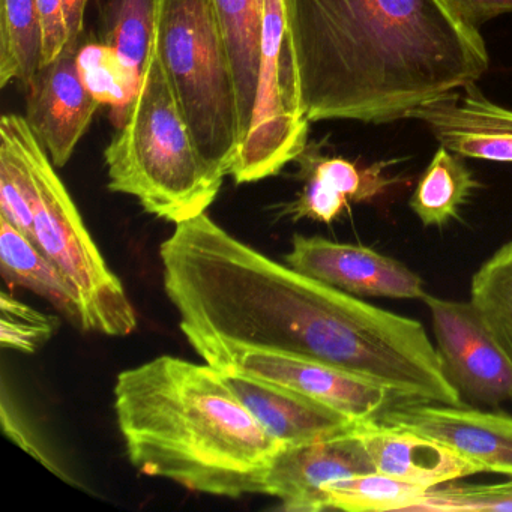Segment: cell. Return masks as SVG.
I'll list each match as a JSON object with an SVG mask.
<instances>
[{"instance_id":"1","label":"cell","mask_w":512,"mask_h":512,"mask_svg":"<svg viewBox=\"0 0 512 512\" xmlns=\"http://www.w3.org/2000/svg\"><path fill=\"white\" fill-rule=\"evenodd\" d=\"M308 122L389 124L478 82L490 56L446 0H284Z\"/></svg>"},{"instance_id":"2","label":"cell","mask_w":512,"mask_h":512,"mask_svg":"<svg viewBox=\"0 0 512 512\" xmlns=\"http://www.w3.org/2000/svg\"><path fill=\"white\" fill-rule=\"evenodd\" d=\"M115 412L131 464L196 493L266 494L284 448L206 362L164 355L122 371Z\"/></svg>"},{"instance_id":"3","label":"cell","mask_w":512,"mask_h":512,"mask_svg":"<svg viewBox=\"0 0 512 512\" xmlns=\"http://www.w3.org/2000/svg\"><path fill=\"white\" fill-rule=\"evenodd\" d=\"M104 160L110 191L136 197L169 223L205 214L220 193L224 178L200 155L154 44L139 94Z\"/></svg>"},{"instance_id":"4","label":"cell","mask_w":512,"mask_h":512,"mask_svg":"<svg viewBox=\"0 0 512 512\" xmlns=\"http://www.w3.org/2000/svg\"><path fill=\"white\" fill-rule=\"evenodd\" d=\"M152 44L200 155L226 178L242 134L235 76L212 0H155Z\"/></svg>"},{"instance_id":"5","label":"cell","mask_w":512,"mask_h":512,"mask_svg":"<svg viewBox=\"0 0 512 512\" xmlns=\"http://www.w3.org/2000/svg\"><path fill=\"white\" fill-rule=\"evenodd\" d=\"M0 137L25 158L37 187L34 242L61 269L79 298L83 331L125 337L137 328L133 304L92 238L62 179L25 116L5 115Z\"/></svg>"},{"instance_id":"6","label":"cell","mask_w":512,"mask_h":512,"mask_svg":"<svg viewBox=\"0 0 512 512\" xmlns=\"http://www.w3.org/2000/svg\"><path fill=\"white\" fill-rule=\"evenodd\" d=\"M298 73L287 29L286 2L266 0L262 53L250 130L230 176L236 184L271 178L295 161L308 143Z\"/></svg>"},{"instance_id":"7","label":"cell","mask_w":512,"mask_h":512,"mask_svg":"<svg viewBox=\"0 0 512 512\" xmlns=\"http://www.w3.org/2000/svg\"><path fill=\"white\" fill-rule=\"evenodd\" d=\"M206 364L221 373L250 377L307 395L355 422L374 421L409 400L395 389L304 356L241 346L199 332H184Z\"/></svg>"},{"instance_id":"8","label":"cell","mask_w":512,"mask_h":512,"mask_svg":"<svg viewBox=\"0 0 512 512\" xmlns=\"http://www.w3.org/2000/svg\"><path fill=\"white\" fill-rule=\"evenodd\" d=\"M446 379L463 401L497 407L512 400V364L472 301L425 293Z\"/></svg>"},{"instance_id":"9","label":"cell","mask_w":512,"mask_h":512,"mask_svg":"<svg viewBox=\"0 0 512 512\" xmlns=\"http://www.w3.org/2000/svg\"><path fill=\"white\" fill-rule=\"evenodd\" d=\"M284 260L296 271L358 298L422 301L427 293L424 281L412 269L362 245L295 235Z\"/></svg>"},{"instance_id":"10","label":"cell","mask_w":512,"mask_h":512,"mask_svg":"<svg viewBox=\"0 0 512 512\" xmlns=\"http://www.w3.org/2000/svg\"><path fill=\"white\" fill-rule=\"evenodd\" d=\"M380 421L424 434L482 472L512 478V416L409 398L389 409Z\"/></svg>"},{"instance_id":"11","label":"cell","mask_w":512,"mask_h":512,"mask_svg":"<svg viewBox=\"0 0 512 512\" xmlns=\"http://www.w3.org/2000/svg\"><path fill=\"white\" fill-rule=\"evenodd\" d=\"M25 92L29 127L55 167H64L101 106L83 83L76 50L43 65Z\"/></svg>"},{"instance_id":"12","label":"cell","mask_w":512,"mask_h":512,"mask_svg":"<svg viewBox=\"0 0 512 512\" xmlns=\"http://www.w3.org/2000/svg\"><path fill=\"white\" fill-rule=\"evenodd\" d=\"M376 472L355 428L298 446H284L269 470L266 494L289 512H322V488L332 481Z\"/></svg>"},{"instance_id":"13","label":"cell","mask_w":512,"mask_h":512,"mask_svg":"<svg viewBox=\"0 0 512 512\" xmlns=\"http://www.w3.org/2000/svg\"><path fill=\"white\" fill-rule=\"evenodd\" d=\"M440 145L463 158L512 163V110L484 97L476 83L416 109Z\"/></svg>"},{"instance_id":"14","label":"cell","mask_w":512,"mask_h":512,"mask_svg":"<svg viewBox=\"0 0 512 512\" xmlns=\"http://www.w3.org/2000/svg\"><path fill=\"white\" fill-rule=\"evenodd\" d=\"M295 161L305 181L301 196L287 209L295 220L313 218L331 224L350 203L373 202L400 181L388 173L395 161L361 167L346 158L323 154L317 142H308Z\"/></svg>"},{"instance_id":"15","label":"cell","mask_w":512,"mask_h":512,"mask_svg":"<svg viewBox=\"0 0 512 512\" xmlns=\"http://www.w3.org/2000/svg\"><path fill=\"white\" fill-rule=\"evenodd\" d=\"M355 431L370 455L374 470L407 484L430 490L484 473L472 461L409 428L374 419L359 422Z\"/></svg>"},{"instance_id":"16","label":"cell","mask_w":512,"mask_h":512,"mask_svg":"<svg viewBox=\"0 0 512 512\" xmlns=\"http://www.w3.org/2000/svg\"><path fill=\"white\" fill-rule=\"evenodd\" d=\"M223 374L236 397L284 446L305 445L349 433L358 422L307 395L250 377Z\"/></svg>"},{"instance_id":"17","label":"cell","mask_w":512,"mask_h":512,"mask_svg":"<svg viewBox=\"0 0 512 512\" xmlns=\"http://www.w3.org/2000/svg\"><path fill=\"white\" fill-rule=\"evenodd\" d=\"M235 76L242 140L250 130L262 53L266 0H212Z\"/></svg>"},{"instance_id":"18","label":"cell","mask_w":512,"mask_h":512,"mask_svg":"<svg viewBox=\"0 0 512 512\" xmlns=\"http://www.w3.org/2000/svg\"><path fill=\"white\" fill-rule=\"evenodd\" d=\"M0 266L7 283L32 290L82 329V310L76 290L61 269L10 221L0 217Z\"/></svg>"},{"instance_id":"19","label":"cell","mask_w":512,"mask_h":512,"mask_svg":"<svg viewBox=\"0 0 512 512\" xmlns=\"http://www.w3.org/2000/svg\"><path fill=\"white\" fill-rule=\"evenodd\" d=\"M478 187L463 157L440 145L419 178L409 206L425 227H442L458 217Z\"/></svg>"},{"instance_id":"20","label":"cell","mask_w":512,"mask_h":512,"mask_svg":"<svg viewBox=\"0 0 512 512\" xmlns=\"http://www.w3.org/2000/svg\"><path fill=\"white\" fill-rule=\"evenodd\" d=\"M43 59L38 0H0V88L31 86Z\"/></svg>"},{"instance_id":"21","label":"cell","mask_w":512,"mask_h":512,"mask_svg":"<svg viewBox=\"0 0 512 512\" xmlns=\"http://www.w3.org/2000/svg\"><path fill=\"white\" fill-rule=\"evenodd\" d=\"M427 488L407 484L379 472L361 473L329 482L322 488V511L412 512Z\"/></svg>"},{"instance_id":"22","label":"cell","mask_w":512,"mask_h":512,"mask_svg":"<svg viewBox=\"0 0 512 512\" xmlns=\"http://www.w3.org/2000/svg\"><path fill=\"white\" fill-rule=\"evenodd\" d=\"M77 67L86 88L101 106L112 107L110 119L116 128L121 127L139 94L142 76L103 41L82 44L77 52Z\"/></svg>"},{"instance_id":"23","label":"cell","mask_w":512,"mask_h":512,"mask_svg":"<svg viewBox=\"0 0 512 512\" xmlns=\"http://www.w3.org/2000/svg\"><path fill=\"white\" fill-rule=\"evenodd\" d=\"M470 301L512 364V242L502 245L475 272L470 284Z\"/></svg>"},{"instance_id":"24","label":"cell","mask_w":512,"mask_h":512,"mask_svg":"<svg viewBox=\"0 0 512 512\" xmlns=\"http://www.w3.org/2000/svg\"><path fill=\"white\" fill-rule=\"evenodd\" d=\"M155 0H109L103 43L142 76L154 37Z\"/></svg>"},{"instance_id":"25","label":"cell","mask_w":512,"mask_h":512,"mask_svg":"<svg viewBox=\"0 0 512 512\" xmlns=\"http://www.w3.org/2000/svg\"><path fill=\"white\" fill-rule=\"evenodd\" d=\"M37 187L19 149L0 137V217L34 241Z\"/></svg>"},{"instance_id":"26","label":"cell","mask_w":512,"mask_h":512,"mask_svg":"<svg viewBox=\"0 0 512 512\" xmlns=\"http://www.w3.org/2000/svg\"><path fill=\"white\" fill-rule=\"evenodd\" d=\"M512 512L511 481L490 485L458 484L430 488L412 512Z\"/></svg>"},{"instance_id":"27","label":"cell","mask_w":512,"mask_h":512,"mask_svg":"<svg viewBox=\"0 0 512 512\" xmlns=\"http://www.w3.org/2000/svg\"><path fill=\"white\" fill-rule=\"evenodd\" d=\"M0 311V344L5 349L37 352L59 326L58 317L47 316L5 292L0 295Z\"/></svg>"},{"instance_id":"28","label":"cell","mask_w":512,"mask_h":512,"mask_svg":"<svg viewBox=\"0 0 512 512\" xmlns=\"http://www.w3.org/2000/svg\"><path fill=\"white\" fill-rule=\"evenodd\" d=\"M38 8L43 28V67L55 61L64 52L68 43V31L62 0H38Z\"/></svg>"},{"instance_id":"29","label":"cell","mask_w":512,"mask_h":512,"mask_svg":"<svg viewBox=\"0 0 512 512\" xmlns=\"http://www.w3.org/2000/svg\"><path fill=\"white\" fill-rule=\"evenodd\" d=\"M2 425H4L5 433L10 437L11 440L17 443L23 451L28 452L29 455L40 461L43 466L47 469L52 470L56 475L65 478V473L61 469L55 466V461L52 458L47 457L44 449L38 445L35 440L34 434L28 430L22 419L19 418L13 407L8 406L7 400L2 401Z\"/></svg>"},{"instance_id":"30","label":"cell","mask_w":512,"mask_h":512,"mask_svg":"<svg viewBox=\"0 0 512 512\" xmlns=\"http://www.w3.org/2000/svg\"><path fill=\"white\" fill-rule=\"evenodd\" d=\"M446 2L464 22L476 29L496 17L512 13V0H446Z\"/></svg>"},{"instance_id":"31","label":"cell","mask_w":512,"mask_h":512,"mask_svg":"<svg viewBox=\"0 0 512 512\" xmlns=\"http://www.w3.org/2000/svg\"><path fill=\"white\" fill-rule=\"evenodd\" d=\"M64 2L65 23H67L68 43L65 49L79 52L85 32V13L88 0H62Z\"/></svg>"}]
</instances>
